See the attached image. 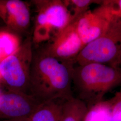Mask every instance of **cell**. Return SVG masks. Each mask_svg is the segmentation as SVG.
Listing matches in <instances>:
<instances>
[{
  "label": "cell",
  "mask_w": 121,
  "mask_h": 121,
  "mask_svg": "<svg viewBox=\"0 0 121 121\" xmlns=\"http://www.w3.org/2000/svg\"><path fill=\"white\" fill-rule=\"evenodd\" d=\"M33 48L28 94L39 103L73 96L72 73L74 64L49 55L41 47Z\"/></svg>",
  "instance_id": "1"
},
{
  "label": "cell",
  "mask_w": 121,
  "mask_h": 121,
  "mask_svg": "<svg viewBox=\"0 0 121 121\" xmlns=\"http://www.w3.org/2000/svg\"><path fill=\"white\" fill-rule=\"evenodd\" d=\"M73 87L78 99L89 109L104 99L109 91L121 85V67L99 63L74 66Z\"/></svg>",
  "instance_id": "2"
},
{
  "label": "cell",
  "mask_w": 121,
  "mask_h": 121,
  "mask_svg": "<svg viewBox=\"0 0 121 121\" xmlns=\"http://www.w3.org/2000/svg\"><path fill=\"white\" fill-rule=\"evenodd\" d=\"M35 17L33 35V45L48 41L73 22L72 14L65 0H32Z\"/></svg>",
  "instance_id": "3"
},
{
  "label": "cell",
  "mask_w": 121,
  "mask_h": 121,
  "mask_svg": "<svg viewBox=\"0 0 121 121\" xmlns=\"http://www.w3.org/2000/svg\"><path fill=\"white\" fill-rule=\"evenodd\" d=\"M78 65L99 63L121 65V19H112L99 37L86 44L74 60Z\"/></svg>",
  "instance_id": "4"
},
{
  "label": "cell",
  "mask_w": 121,
  "mask_h": 121,
  "mask_svg": "<svg viewBox=\"0 0 121 121\" xmlns=\"http://www.w3.org/2000/svg\"><path fill=\"white\" fill-rule=\"evenodd\" d=\"M33 48L28 35L16 52L0 62V77L9 90L28 94Z\"/></svg>",
  "instance_id": "5"
},
{
  "label": "cell",
  "mask_w": 121,
  "mask_h": 121,
  "mask_svg": "<svg viewBox=\"0 0 121 121\" xmlns=\"http://www.w3.org/2000/svg\"><path fill=\"white\" fill-rule=\"evenodd\" d=\"M84 46L73 21L41 47L51 56L61 60L72 61L74 63L75 57Z\"/></svg>",
  "instance_id": "6"
},
{
  "label": "cell",
  "mask_w": 121,
  "mask_h": 121,
  "mask_svg": "<svg viewBox=\"0 0 121 121\" xmlns=\"http://www.w3.org/2000/svg\"><path fill=\"white\" fill-rule=\"evenodd\" d=\"M0 18L12 33L25 35L30 26L29 4L21 0H0Z\"/></svg>",
  "instance_id": "7"
},
{
  "label": "cell",
  "mask_w": 121,
  "mask_h": 121,
  "mask_svg": "<svg viewBox=\"0 0 121 121\" xmlns=\"http://www.w3.org/2000/svg\"><path fill=\"white\" fill-rule=\"evenodd\" d=\"M40 104L31 95L9 90L0 95V113L7 119L28 118Z\"/></svg>",
  "instance_id": "8"
},
{
  "label": "cell",
  "mask_w": 121,
  "mask_h": 121,
  "mask_svg": "<svg viewBox=\"0 0 121 121\" xmlns=\"http://www.w3.org/2000/svg\"><path fill=\"white\" fill-rule=\"evenodd\" d=\"M111 20L95 9H89L73 22L78 35L85 45L103 34Z\"/></svg>",
  "instance_id": "9"
},
{
  "label": "cell",
  "mask_w": 121,
  "mask_h": 121,
  "mask_svg": "<svg viewBox=\"0 0 121 121\" xmlns=\"http://www.w3.org/2000/svg\"><path fill=\"white\" fill-rule=\"evenodd\" d=\"M65 99L56 98L39 104L29 119L30 121H61Z\"/></svg>",
  "instance_id": "10"
},
{
  "label": "cell",
  "mask_w": 121,
  "mask_h": 121,
  "mask_svg": "<svg viewBox=\"0 0 121 121\" xmlns=\"http://www.w3.org/2000/svg\"><path fill=\"white\" fill-rule=\"evenodd\" d=\"M88 111L86 104L73 96L64 101L61 121H84Z\"/></svg>",
  "instance_id": "11"
},
{
  "label": "cell",
  "mask_w": 121,
  "mask_h": 121,
  "mask_svg": "<svg viewBox=\"0 0 121 121\" xmlns=\"http://www.w3.org/2000/svg\"><path fill=\"white\" fill-rule=\"evenodd\" d=\"M22 42L19 36L9 31H0V62L16 52Z\"/></svg>",
  "instance_id": "12"
},
{
  "label": "cell",
  "mask_w": 121,
  "mask_h": 121,
  "mask_svg": "<svg viewBox=\"0 0 121 121\" xmlns=\"http://www.w3.org/2000/svg\"><path fill=\"white\" fill-rule=\"evenodd\" d=\"M109 19H121V0H102L99 6L95 9Z\"/></svg>",
  "instance_id": "13"
},
{
  "label": "cell",
  "mask_w": 121,
  "mask_h": 121,
  "mask_svg": "<svg viewBox=\"0 0 121 121\" xmlns=\"http://www.w3.org/2000/svg\"><path fill=\"white\" fill-rule=\"evenodd\" d=\"M73 16V21L89 10L91 4H100L102 0H65Z\"/></svg>",
  "instance_id": "14"
},
{
  "label": "cell",
  "mask_w": 121,
  "mask_h": 121,
  "mask_svg": "<svg viewBox=\"0 0 121 121\" xmlns=\"http://www.w3.org/2000/svg\"><path fill=\"white\" fill-rule=\"evenodd\" d=\"M102 103L112 118L121 121V90L109 99L103 100Z\"/></svg>",
  "instance_id": "15"
},
{
  "label": "cell",
  "mask_w": 121,
  "mask_h": 121,
  "mask_svg": "<svg viewBox=\"0 0 121 121\" xmlns=\"http://www.w3.org/2000/svg\"><path fill=\"white\" fill-rule=\"evenodd\" d=\"M3 121H30L29 118H14L7 119Z\"/></svg>",
  "instance_id": "16"
},
{
  "label": "cell",
  "mask_w": 121,
  "mask_h": 121,
  "mask_svg": "<svg viewBox=\"0 0 121 121\" xmlns=\"http://www.w3.org/2000/svg\"><path fill=\"white\" fill-rule=\"evenodd\" d=\"M1 92H0V94H1Z\"/></svg>",
  "instance_id": "17"
},
{
  "label": "cell",
  "mask_w": 121,
  "mask_h": 121,
  "mask_svg": "<svg viewBox=\"0 0 121 121\" xmlns=\"http://www.w3.org/2000/svg\"></svg>",
  "instance_id": "18"
}]
</instances>
